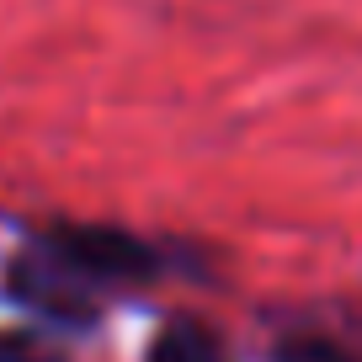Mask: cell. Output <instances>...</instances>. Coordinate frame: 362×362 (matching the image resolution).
<instances>
[{"label":"cell","instance_id":"6da1fadb","mask_svg":"<svg viewBox=\"0 0 362 362\" xmlns=\"http://www.w3.org/2000/svg\"><path fill=\"white\" fill-rule=\"evenodd\" d=\"M155 272V250L117 229H54L43 245L16 261V293L64 320L96 309V288L139 283Z\"/></svg>","mask_w":362,"mask_h":362},{"label":"cell","instance_id":"7a4b0ae2","mask_svg":"<svg viewBox=\"0 0 362 362\" xmlns=\"http://www.w3.org/2000/svg\"><path fill=\"white\" fill-rule=\"evenodd\" d=\"M149 362H229V357H224L214 330H203L197 320H176V325H165L155 336Z\"/></svg>","mask_w":362,"mask_h":362},{"label":"cell","instance_id":"3957f363","mask_svg":"<svg viewBox=\"0 0 362 362\" xmlns=\"http://www.w3.org/2000/svg\"><path fill=\"white\" fill-rule=\"evenodd\" d=\"M0 362H54V351H43L33 336H11L0 341Z\"/></svg>","mask_w":362,"mask_h":362}]
</instances>
